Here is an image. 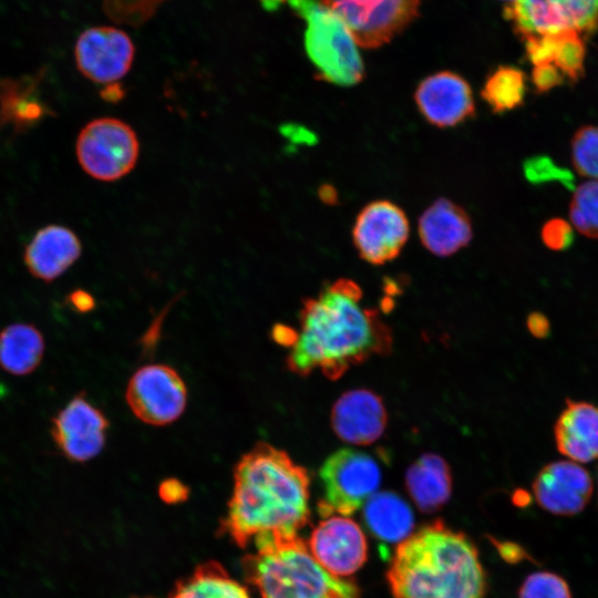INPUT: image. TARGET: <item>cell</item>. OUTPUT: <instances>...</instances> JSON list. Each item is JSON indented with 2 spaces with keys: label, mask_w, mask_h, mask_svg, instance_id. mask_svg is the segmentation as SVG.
<instances>
[{
  "label": "cell",
  "mask_w": 598,
  "mask_h": 598,
  "mask_svg": "<svg viewBox=\"0 0 598 598\" xmlns=\"http://www.w3.org/2000/svg\"><path fill=\"white\" fill-rule=\"evenodd\" d=\"M362 290L351 279H338L300 311V330L287 357V367L306 377L319 369L330 380L351 367L392 349V332L375 309L361 305Z\"/></svg>",
  "instance_id": "6da1fadb"
},
{
  "label": "cell",
  "mask_w": 598,
  "mask_h": 598,
  "mask_svg": "<svg viewBox=\"0 0 598 598\" xmlns=\"http://www.w3.org/2000/svg\"><path fill=\"white\" fill-rule=\"evenodd\" d=\"M234 492L223 528L245 547L257 536H296L309 518L310 478L287 452L259 442L234 472Z\"/></svg>",
  "instance_id": "7a4b0ae2"
},
{
  "label": "cell",
  "mask_w": 598,
  "mask_h": 598,
  "mask_svg": "<svg viewBox=\"0 0 598 598\" xmlns=\"http://www.w3.org/2000/svg\"><path fill=\"white\" fill-rule=\"evenodd\" d=\"M394 598H484L473 543L436 520L399 543L386 573Z\"/></svg>",
  "instance_id": "3957f363"
},
{
  "label": "cell",
  "mask_w": 598,
  "mask_h": 598,
  "mask_svg": "<svg viewBox=\"0 0 598 598\" xmlns=\"http://www.w3.org/2000/svg\"><path fill=\"white\" fill-rule=\"evenodd\" d=\"M245 574L261 598H360L358 587L321 567L298 536L260 535Z\"/></svg>",
  "instance_id": "277c9868"
},
{
  "label": "cell",
  "mask_w": 598,
  "mask_h": 598,
  "mask_svg": "<svg viewBox=\"0 0 598 598\" xmlns=\"http://www.w3.org/2000/svg\"><path fill=\"white\" fill-rule=\"evenodd\" d=\"M288 3L307 21L305 49L317 69V79L342 86L359 83L364 76V65L344 22L320 0Z\"/></svg>",
  "instance_id": "5b68a950"
},
{
  "label": "cell",
  "mask_w": 598,
  "mask_h": 598,
  "mask_svg": "<svg viewBox=\"0 0 598 598\" xmlns=\"http://www.w3.org/2000/svg\"><path fill=\"white\" fill-rule=\"evenodd\" d=\"M319 476L323 497L318 511L323 516L353 514L374 494L381 482V468L365 452L341 448L322 463Z\"/></svg>",
  "instance_id": "8992f818"
},
{
  "label": "cell",
  "mask_w": 598,
  "mask_h": 598,
  "mask_svg": "<svg viewBox=\"0 0 598 598\" xmlns=\"http://www.w3.org/2000/svg\"><path fill=\"white\" fill-rule=\"evenodd\" d=\"M75 152L86 174L99 181L113 182L134 168L140 143L128 124L118 118L102 117L82 128Z\"/></svg>",
  "instance_id": "52a82bcc"
},
{
  "label": "cell",
  "mask_w": 598,
  "mask_h": 598,
  "mask_svg": "<svg viewBox=\"0 0 598 598\" xmlns=\"http://www.w3.org/2000/svg\"><path fill=\"white\" fill-rule=\"evenodd\" d=\"M351 32L355 43L377 49L403 31L417 16L421 0H320Z\"/></svg>",
  "instance_id": "ba28073f"
},
{
  "label": "cell",
  "mask_w": 598,
  "mask_h": 598,
  "mask_svg": "<svg viewBox=\"0 0 598 598\" xmlns=\"http://www.w3.org/2000/svg\"><path fill=\"white\" fill-rule=\"evenodd\" d=\"M505 17L523 39L567 31L584 37L598 29V0H514Z\"/></svg>",
  "instance_id": "9c48e42d"
},
{
  "label": "cell",
  "mask_w": 598,
  "mask_h": 598,
  "mask_svg": "<svg viewBox=\"0 0 598 598\" xmlns=\"http://www.w3.org/2000/svg\"><path fill=\"white\" fill-rule=\"evenodd\" d=\"M125 399L141 421L162 426L177 420L185 410L187 390L179 374L165 364H148L130 379Z\"/></svg>",
  "instance_id": "30bf717a"
},
{
  "label": "cell",
  "mask_w": 598,
  "mask_h": 598,
  "mask_svg": "<svg viewBox=\"0 0 598 598\" xmlns=\"http://www.w3.org/2000/svg\"><path fill=\"white\" fill-rule=\"evenodd\" d=\"M107 429L104 413L78 393L52 417L50 433L65 458L83 463L101 453Z\"/></svg>",
  "instance_id": "8fae6325"
},
{
  "label": "cell",
  "mask_w": 598,
  "mask_h": 598,
  "mask_svg": "<svg viewBox=\"0 0 598 598\" xmlns=\"http://www.w3.org/2000/svg\"><path fill=\"white\" fill-rule=\"evenodd\" d=\"M405 213L389 200L371 202L357 216L352 238L360 257L383 265L395 259L409 238Z\"/></svg>",
  "instance_id": "7c38bea8"
},
{
  "label": "cell",
  "mask_w": 598,
  "mask_h": 598,
  "mask_svg": "<svg viewBox=\"0 0 598 598\" xmlns=\"http://www.w3.org/2000/svg\"><path fill=\"white\" fill-rule=\"evenodd\" d=\"M135 54L131 38L114 27H93L83 31L74 47L79 71L94 83H116L130 71Z\"/></svg>",
  "instance_id": "4fadbf2b"
},
{
  "label": "cell",
  "mask_w": 598,
  "mask_h": 598,
  "mask_svg": "<svg viewBox=\"0 0 598 598\" xmlns=\"http://www.w3.org/2000/svg\"><path fill=\"white\" fill-rule=\"evenodd\" d=\"M309 551L328 573L344 577L365 563L368 544L354 520L342 515H330L312 530Z\"/></svg>",
  "instance_id": "5bb4252c"
},
{
  "label": "cell",
  "mask_w": 598,
  "mask_h": 598,
  "mask_svg": "<svg viewBox=\"0 0 598 598\" xmlns=\"http://www.w3.org/2000/svg\"><path fill=\"white\" fill-rule=\"evenodd\" d=\"M537 504L559 516L580 513L592 495L589 472L573 461H557L545 465L533 482Z\"/></svg>",
  "instance_id": "9a60e30c"
},
{
  "label": "cell",
  "mask_w": 598,
  "mask_h": 598,
  "mask_svg": "<svg viewBox=\"0 0 598 598\" xmlns=\"http://www.w3.org/2000/svg\"><path fill=\"white\" fill-rule=\"evenodd\" d=\"M414 99L423 117L441 128L456 126L475 112L470 84L451 71H441L421 81Z\"/></svg>",
  "instance_id": "2e32d148"
},
{
  "label": "cell",
  "mask_w": 598,
  "mask_h": 598,
  "mask_svg": "<svg viewBox=\"0 0 598 598\" xmlns=\"http://www.w3.org/2000/svg\"><path fill=\"white\" fill-rule=\"evenodd\" d=\"M388 422L382 399L368 389L344 392L331 410V425L339 439L369 445L383 434Z\"/></svg>",
  "instance_id": "e0dca14e"
},
{
  "label": "cell",
  "mask_w": 598,
  "mask_h": 598,
  "mask_svg": "<svg viewBox=\"0 0 598 598\" xmlns=\"http://www.w3.org/2000/svg\"><path fill=\"white\" fill-rule=\"evenodd\" d=\"M82 245L68 227L41 228L25 247L23 260L29 272L45 282L62 276L81 256Z\"/></svg>",
  "instance_id": "ac0fdd59"
},
{
  "label": "cell",
  "mask_w": 598,
  "mask_h": 598,
  "mask_svg": "<svg viewBox=\"0 0 598 598\" xmlns=\"http://www.w3.org/2000/svg\"><path fill=\"white\" fill-rule=\"evenodd\" d=\"M419 235L430 252L446 257L471 241L472 223L461 206L446 198H440L421 215Z\"/></svg>",
  "instance_id": "d6986e66"
},
{
  "label": "cell",
  "mask_w": 598,
  "mask_h": 598,
  "mask_svg": "<svg viewBox=\"0 0 598 598\" xmlns=\"http://www.w3.org/2000/svg\"><path fill=\"white\" fill-rule=\"evenodd\" d=\"M554 435L557 450L573 462L588 463L598 458V406L567 400Z\"/></svg>",
  "instance_id": "ffe728a7"
},
{
  "label": "cell",
  "mask_w": 598,
  "mask_h": 598,
  "mask_svg": "<svg viewBox=\"0 0 598 598\" xmlns=\"http://www.w3.org/2000/svg\"><path fill=\"white\" fill-rule=\"evenodd\" d=\"M43 73L19 79L0 78V127L10 125L16 133L35 126L53 112L40 99Z\"/></svg>",
  "instance_id": "44dd1931"
},
{
  "label": "cell",
  "mask_w": 598,
  "mask_h": 598,
  "mask_svg": "<svg viewBox=\"0 0 598 598\" xmlns=\"http://www.w3.org/2000/svg\"><path fill=\"white\" fill-rule=\"evenodd\" d=\"M405 486L417 508L424 513L440 509L452 492L451 470L437 454H422L406 471Z\"/></svg>",
  "instance_id": "7402d4cb"
},
{
  "label": "cell",
  "mask_w": 598,
  "mask_h": 598,
  "mask_svg": "<svg viewBox=\"0 0 598 598\" xmlns=\"http://www.w3.org/2000/svg\"><path fill=\"white\" fill-rule=\"evenodd\" d=\"M44 338L31 323L17 322L0 331V367L12 375H27L41 363Z\"/></svg>",
  "instance_id": "603a6c76"
},
{
  "label": "cell",
  "mask_w": 598,
  "mask_h": 598,
  "mask_svg": "<svg viewBox=\"0 0 598 598\" xmlns=\"http://www.w3.org/2000/svg\"><path fill=\"white\" fill-rule=\"evenodd\" d=\"M363 518L373 536L388 543L402 542L414 525L410 506L393 492L374 493L364 503Z\"/></svg>",
  "instance_id": "cb8c5ba5"
},
{
  "label": "cell",
  "mask_w": 598,
  "mask_h": 598,
  "mask_svg": "<svg viewBox=\"0 0 598 598\" xmlns=\"http://www.w3.org/2000/svg\"><path fill=\"white\" fill-rule=\"evenodd\" d=\"M169 598H249L246 589L218 563H206L178 584Z\"/></svg>",
  "instance_id": "d4e9b609"
},
{
  "label": "cell",
  "mask_w": 598,
  "mask_h": 598,
  "mask_svg": "<svg viewBox=\"0 0 598 598\" xmlns=\"http://www.w3.org/2000/svg\"><path fill=\"white\" fill-rule=\"evenodd\" d=\"M522 70L503 65L487 78L481 95L495 113L519 107L525 97L526 82Z\"/></svg>",
  "instance_id": "484cf974"
},
{
  "label": "cell",
  "mask_w": 598,
  "mask_h": 598,
  "mask_svg": "<svg viewBox=\"0 0 598 598\" xmlns=\"http://www.w3.org/2000/svg\"><path fill=\"white\" fill-rule=\"evenodd\" d=\"M569 219L578 233L598 239V181L581 183L574 190Z\"/></svg>",
  "instance_id": "4316f807"
},
{
  "label": "cell",
  "mask_w": 598,
  "mask_h": 598,
  "mask_svg": "<svg viewBox=\"0 0 598 598\" xmlns=\"http://www.w3.org/2000/svg\"><path fill=\"white\" fill-rule=\"evenodd\" d=\"M586 45L584 37L577 32L558 33L557 48L553 64L565 78L573 82L585 74Z\"/></svg>",
  "instance_id": "83f0119b"
},
{
  "label": "cell",
  "mask_w": 598,
  "mask_h": 598,
  "mask_svg": "<svg viewBox=\"0 0 598 598\" xmlns=\"http://www.w3.org/2000/svg\"><path fill=\"white\" fill-rule=\"evenodd\" d=\"M570 152L576 172L598 181V125L579 127L571 138Z\"/></svg>",
  "instance_id": "f1b7e54d"
},
{
  "label": "cell",
  "mask_w": 598,
  "mask_h": 598,
  "mask_svg": "<svg viewBox=\"0 0 598 598\" xmlns=\"http://www.w3.org/2000/svg\"><path fill=\"white\" fill-rule=\"evenodd\" d=\"M518 598H571L567 581L551 571H536L522 584Z\"/></svg>",
  "instance_id": "f546056e"
},
{
  "label": "cell",
  "mask_w": 598,
  "mask_h": 598,
  "mask_svg": "<svg viewBox=\"0 0 598 598\" xmlns=\"http://www.w3.org/2000/svg\"><path fill=\"white\" fill-rule=\"evenodd\" d=\"M525 177L533 184L558 181L568 185L573 177L547 156H534L524 162Z\"/></svg>",
  "instance_id": "4dcf8cb0"
},
{
  "label": "cell",
  "mask_w": 598,
  "mask_h": 598,
  "mask_svg": "<svg viewBox=\"0 0 598 598\" xmlns=\"http://www.w3.org/2000/svg\"><path fill=\"white\" fill-rule=\"evenodd\" d=\"M540 237L544 245L554 251L566 250L574 243L571 225L558 217L551 218L544 224Z\"/></svg>",
  "instance_id": "1f68e13d"
},
{
  "label": "cell",
  "mask_w": 598,
  "mask_h": 598,
  "mask_svg": "<svg viewBox=\"0 0 598 598\" xmlns=\"http://www.w3.org/2000/svg\"><path fill=\"white\" fill-rule=\"evenodd\" d=\"M565 75L551 63L534 65L532 71V83L537 93H546L554 87L561 85Z\"/></svg>",
  "instance_id": "d6a6232c"
},
{
  "label": "cell",
  "mask_w": 598,
  "mask_h": 598,
  "mask_svg": "<svg viewBox=\"0 0 598 598\" xmlns=\"http://www.w3.org/2000/svg\"><path fill=\"white\" fill-rule=\"evenodd\" d=\"M68 305L80 313L91 311L95 306V300L87 291L75 289L66 297Z\"/></svg>",
  "instance_id": "836d02e7"
},
{
  "label": "cell",
  "mask_w": 598,
  "mask_h": 598,
  "mask_svg": "<svg viewBox=\"0 0 598 598\" xmlns=\"http://www.w3.org/2000/svg\"><path fill=\"white\" fill-rule=\"evenodd\" d=\"M527 327L532 334L537 338H545L549 333L548 319L538 312L530 313L527 319Z\"/></svg>",
  "instance_id": "e575fe53"
},
{
  "label": "cell",
  "mask_w": 598,
  "mask_h": 598,
  "mask_svg": "<svg viewBox=\"0 0 598 598\" xmlns=\"http://www.w3.org/2000/svg\"><path fill=\"white\" fill-rule=\"evenodd\" d=\"M285 132L288 133L289 137H293L299 143L312 144L317 141L316 135L311 131L301 126L290 125V127H286Z\"/></svg>",
  "instance_id": "d590c367"
},
{
  "label": "cell",
  "mask_w": 598,
  "mask_h": 598,
  "mask_svg": "<svg viewBox=\"0 0 598 598\" xmlns=\"http://www.w3.org/2000/svg\"><path fill=\"white\" fill-rule=\"evenodd\" d=\"M123 89L117 83L105 85L101 91V96L107 102H117L123 97Z\"/></svg>",
  "instance_id": "8d00e7d4"
},
{
  "label": "cell",
  "mask_w": 598,
  "mask_h": 598,
  "mask_svg": "<svg viewBox=\"0 0 598 598\" xmlns=\"http://www.w3.org/2000/svg\"><path fill=\"white\" fill-rule=\"evenodd\" d=\"M319 197L327 205H336L338 202L337 189L329 184H323L320 186Z\"/></svg>",
  "instance_id": "74e56055"
},
{
  "label": "cell",
  "mask_w": 598,
  "mask_h": 598,
  "mask_svg": "<svg viewBox=\"0 0 598 598\" xmlns=\"http://www.w3.org/2000/svg\"><path fill=\"white\" fill-rule=\"evenodd\" d=\"M262 7L268 11L277 10L283 2H289V0H259Z\"/></svg>",
  "instance_id": "f35d334b"
},
{
  "label": "cell",
  "mask_w": 598,
  "mask_h": 598,
  "mask_svg": "<svg viewBox=\"0 0 598 598\" xmlns=\"http://www.w3.org/2000/svg\"><path fill=\"white\" fill-rule=\"evenodd\" d=\"M514 1V0H513Z\"/></svg>",
  "instance_id": "ab89813d"
}]
</instances>
